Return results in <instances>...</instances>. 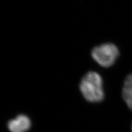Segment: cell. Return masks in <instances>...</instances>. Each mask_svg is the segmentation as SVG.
<instances>
[{"mask_svg":"<svg viewBox=\"0 0 132 132\" xmlns=\"http://www.w3.org/2000/svg\"><path fill=\"white\" fill-rule=\"evenodd\" d=\"M79 89L88 101L98 102L104 98L102 79L97 72L90 71L86 73L81 80Z\"/></svg>","mask_w":132,"mask_h":132,"instance_id":"obj_1","label":"cell"},{"mask_svg":"<svg viewBox=\"0 0 132 132\" xmlns=\"http://www.w3.org/2000/svg\"><path fill=\"white\" fill-rule=\"evenodd\" d=\"M92 56L99 65L107 68L114 64L119 56V51L113 44H104L94 47Z\"/></svg>","mask_w":132,"mask_h":132,"instance_id":"obj_2","label":"cell"},{"mask_svg":"<svg viewBox=\"0 0 132 132\" xmlns=\"http://www.w3.org/2000/svg\"><path fill=\"white\" fill-rule=\"evenodd\" d=\"M31 125L30 119L27 116L20 114L8 121L7 127L11 132H27Z\"/></svg>","mask_w":132,"mask_h":132,"instance_id":"obj_3","label":"cell"},{"mask_svg":"<svg viewBox=\"0 0 132 132\" xmlns=\"http://www.w3.org/2000/svg\"><path fill=\"white\" fill-rule=\"evenodd\" d=\"M122 95L128 107L132 111V74L128 76L125 81Z\"/></svg>","mask_w":132,"mask_h":132,"instance_id":"obj_4","label":"cell"},{"mask_svg":"<svg viewBox=\"0 0 132 132\" xmlns=\"http://www.w3.org/2000/svg\"><path fill=\"white\" fill-rule=\"evenodd\" d=\"M131 129H132V126H131Z\"/></svg>","mask_w":132,"mask_h":132,"instance_id":"obj_5","label":"cell"}]
</instances>
